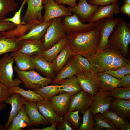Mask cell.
Masks as SVG:
<instances>
[{
    "mask_svg": "<svg viewBox=\"0 0 130 130\" xmlns=\"http://www.w3.org/2000/svg\"><path fill=\"white\" fill-rule=\"evenodd\" d=\"M26 101L24 98L18 93H14L9 97L6 102L11 105V109L8 118L4 127V130H7L12 120L18 113Z\"/></svg>",
    "mask_w": 130,
    "mask_h": 130,
    "instance_id": "ac0fdd59",
    "label": "cell"
},
{
    "mask_svg": "<svg viewBox=\"0 0 130 130\" xmlns=\"http://www.w3.org/2000/svg\"><path fill=\"white\" fill-rule=\"evenodd\" d=\"M10 96L9 88L0 82V104L5 103Z\"/></svg>",
    "mask_w": 130,
    "mask_h": 130,
    "instance_id": "ee69618b",
    "label": "cell"
},
{
    "mask_svg": "<svg viewBox=\"0 0 130 130\" xmlns=\"http://www.w3.org/2000/svg\"><path fill=\"white\" fill-rule=\"evenodd\" d=\"M114 99L110 96V91H105L100 89L92 97L90 107L93 114H103L104 111L110 109Z\"/></svg>",
    "mask_w": 130,
    "mask_h": 130,
    "instance_id": "9c48e42d",
    "label": "cell"
},
{
    "mask_svg": "<svg viewBox=\"0 0 130 130\" xmlns=\"http://www.w3.org/2000/svg\"><path fill=\"white\" fill-rule=\"evenodd\" d=\"M18 38H7L0 35V56L19 50L21 46L23 40H18Z\"/></svg>",
    "mask_w": 130,
    "mask_h": 130,
    "instance_id": "4316f807",
    "label": "cell"
},
{
    "mask_svg": "<svg viewBox=\"0 0 130 130\" xmlns=\"http://www.w3.org/2000/svg\"><path fill=\"white\" fill-rule=\"evenodd\" d=\"M87 58L93 72L96 73L116 70L130 63V60L118 51L108 47L104 49L98 47L95 53Z\"/></svg>",
    "mask_w": 130,
    "mask_h": 130,
    "instance_id": "6da1fadb",
    "label": "cell"
},
{
    "mask_svg": "<svg viewBox=\"0 0 130 130\" xmlns=\"http://www.w3.org/2000/svg\"><path fill=\"white\" fill-rule=\"evenodd\" d=\"M130 124L126 126L122 129V130H130Z\"/></svg>",
    "mask_w": 130,
    "mask_h": 130,
    "instance_id": "db71d44e",
    "label": "cell"
},
{
    "mask_svg": "<svg viewBox=\"0 0 130 130\" xmlns=\"http://www.w3.org/2000/svg\"><path fill=\"white\" fill-rule=\"evenodd\" d=\"M64 93L73 95L83 90L76 75L63 79L58 83Z\"/></svg>",
    "mask_w": 130,
    "mask_h": 130,
    "instance_id": "f546056e",
    "label": "cell"
},
{
    "mask_svg": "<svg viewBox=\"0 0 130 130\" xmlns=\"http://www.w3.org/2000/svg\"><path fill=\"white\" fill-rule=\"evenodd\" d=\"M124 119L128 121L130 119V100L114 99L110 108Z\"/></svg>",
    "mask_w": 130,
    "mask_h": 130,
    "instance_id": "484cf974",
    "label": "cell"
},
{
    "mask_svg": "<svg viewBox=\"0 0 130 130\" xmlns=\"http://www.w3.org/2000/svg\"><path fill=\"white\" fill-rule=\"evenodd\" d=\"M120 10L123 14L130 17V4H124L120 8Z\"/></svg>",
    "mask_w": 130,
    "mask_h": 130,
    "instance_id": "f907efd6",
    "label": "cell"
},
{
    "mask_svg": "<svg viewBox=\"0 0 130 130\" xmlns=\"http://www.w3.org/2000/svg\"><path fill=\"white\" fill-rule=\"evenodd\" d=\"M119 0H89V3L103 6L119 3Z\"/></svg>",
    "mask_w": 130,
    "mask_h": 130,
    "instance_id": "bcb514c9",
    "label": "cell"
},
{
    "mask_svg": "<svg viewBox=\"0 0 130 130\" xmlns=\"http://www.w3.org/2000/svg\"><path fill=\"white\" fill-rule=\"evenodd\" d=\"M93 118L94 121V126L97 127L99 130H118L112 122L101 113H98L93 114Z\"/></svg>",
    "mask_w": 130,
    "mask_h": 130,
    "instance_id": "e575fe53",
    "label": "cell"
},
{
    "mask_svg": "<svg viewBox=\"0 0 130 130\" xmlns=\"http://www.w3.org/2000/svg\"><path fill=\"white\" fill-rule=\"evenodd\" d=\"M79 110L68 111L63 118L68 121L71 124L74 130H78L80 125L81 118L79 114Z\"/></svg>",
    "mask_w": 130,
    "mask_h": 130,
    "instance_id": "ab89813d",
    "label": "cell"
},
{
    "mask_svg": "<svg viewBox=\"0 0 130 130\" xmlns=\"http://www.w3.org/2000/svg\"><path fill=\"white\" fill-rule=\"evenodd\" d=\"M67 44L65 36L61 39L49 49L43 50L39 55L47 61L52 63L63 48Z\"/></svg>",
    "mask_w": 130,
    "mask_h": 130,
    "instance_id": "4dcf8cb0",
    "label": "cell"
},
{
    "mask_svg": "<svg viewBox=\"0 0 130 130\" xmlns=\"http://www.w3.org/2000/svg\"><path fill=\"white\" fill-rule=\"evenodd\" d=\"M56 127L58 130H74L71 124L63 118L62 121L57 122Z\"/></svg>",
    "mask_w": 130,
    "mask_h": 130,
    "instance_id": "f6af8a7d",
    "label": "cell"
},
{
    "mask_svg": "<svg viewBox=\"0 0 130 130\" xmlns=\"http://www.w3.org/2000/svg\"><path fill=\"white\" fill-rule=\"evenodd\" d=\"M83 90L94 96L100 89L97 73L89 72H81L76 75Z\"/></svg>",
    "mask_w": 130,
    "mask_h": 130,
    "instance_id": "ba28073f",
    "label": "cell"
},
{
    "mask_svg": "<svg viewBox=\"0 0 130 130\" xmlns=\"http://www.w3.org/2000/svg\"><path fill=\"white\" fill-rule=\"evenodd\" d=\"M10 95L14 93L20 94L26 101L36 103L44 98L34 91L30 90H25L19 86L9 88Z\"/></svg>",
    "mask_w": 130,
    "mask_h": 130,
    "instance_id": "d6a6232c",
    "label": "cell"
},
{
    "mask_svg": "<svg viewBox=\"0 0 130 130\" xmlns=\"http://www.w3.org/2000/svg\"><path fill=\"white\" fill-rule=\"evenodd\" d=\"M100 20H101L94 22L85 24L82 22L74 13L71 15L61 17L62 26L66 34L89 32L98 27Z\"/></svg>",
    "mask_w": 130,
    "mask_h": 130,
    "instance_id": "277c9868",
    "label": "cell"
},
{
    "mask_svg": "<svg viewBox=\"0 0 130 130\" xmlns=\"http://www.w3.org/2000/svg\"><path fill=\"white\" fill-rule=\"evenodd\" d=\"M99 6L88 3L86 0H79L78 4L69 7V11L75 14L83 23L89 22L98 10Z\"/></svg>",
    "mask_w": 130,
    "mask_h": 130,
    "instance_id": "7c38bea8",
    "label": "cell"
},
{
    "mask_svg": "<svg viewBox=\"0 0 130 130\" xmlns=\"http://www.w3.org/2000/svg\"><path fill=\"white\" fill-rule=\"evenodd\" d=\"M122 87L130 88V74L123 76L120 79Z\"/></svg>",
    "mask_w": 130,
    "mask_h": 130,
    "instance_id": "c3c4849f",
    "label": "cell"
},
{
    "mask_svg": "<svg viewBox=\"0 0 130 130\" xmlns=\"http://www.w3.org/2000/svg\"><path fill=\"white\" fill-rule=\"evenodd\" d=\"M82 123L78 130H92L94 126L93 114L90 107L82 114Z\"/></svg>",
    "mask_w": 130,
    "mask_h": 130,
    "instance_id": "f35d334b",
    "label": "cell"
},
{
    "mask_svg": "<svg viewBox=\"0 0 130 130\" xmlns=\"http://www.w3.org/2000/svg\"><path fill=\"white\" fill-rule=\"evenodd\" d=\"M16 1H17L18 0H15Z\"/></svg>",
    "mask_w": 130,
    "mask_h": 130,
    "instance_id": "680465c9",
    "label": "cell"
},
{
    "mask_svg": "<svg viewBox=\"0 0 130 130\" xmlns=\"http://www.w3.org/2000/svg\"><path fill=\"white\" fill-rule=\"evenodd\" d=\"M21 46L18 51L30 56L39 55L43 50V37L39 40H23Z\"/></svg>",
    "mask_w": 130,
    "mask_h": 130,
    "instance_id": "cb8c5ba5",
    "label": "cell"
},
{
    "mask_svg": "<svg viewBox=\"0 0 130 130\" xmlns=\"http://www.w3.org/2000/svg\"><path fill=\"white\" fill-rule=\"evenodd\" d=\"M57 122L53 124L50 126L47 127H45L44 128L41 129H37L34 127L30 128L27 130H56V125Z\"/></svg>",
    "mask_w": 130,
    "mask_h": 130,
    "instance_id": "816d5d0a",
    "label": "cell"
},
{
    "mask_svg": "<svg viewBox=\"0 0 130 130\" xmlns=\"http://www.w3.org/2000/svg\"><path fill=\"white\" fill-rule=\"evenodd\" d=\"M6 104V103H2L0 104V112L5 108L7 105Z\"/></svg>",
    "mask_w": 130,
    "mask_h": 130,
    "instance_id": "f5cc1de1",
    "label": "cell"
},
{
    "mask_svg": "<svg viewBox=\"0 0 130 130\" xmlns=\"http://www.w3.org/2000/svg\"><path fill=\"white\" fill-rule=\"evenodd\" d=\"M24 105L32 127L40 125L45 127L48 124V123L39 110L36 103L26 101Z\"/></svg>",
    "mask_w": 130,
    "mask_h": 130,
    "instance_id": "2e32d148",
    "label": "cell"
},
{
    "mask_svg": "<svg viewBox=\"0 0 130 130\" xmlns=\"http://www.w3.org/2000/svg\"><path fill=\"white\" fill-rule=\"evenodd\" d=\"M130 42V25L124 19L115 26L109 38L107 47L118 51L125 57Z\"/></svg>",
    "mask_w": 130,
    "mask_h": 130,
    "instance_id": "3957f363",
    "label": "cell"
},
{
    "mask_svg": "<svg viewBox=\"0 0 130 130\" xmlns=\"http://www.w3.org/2000/svg\"><path fill=\"white\" fill-rule=\"evenodd\" d=\"M36 103L39 112L51 125L63 120V118L55 112L49 99H44L37 102Z\"/></svg>",
    "mask_w": 130,
    "mask_h": 130,
    "instance_id": "e0dca14e",
    "label": "cell"
},
{
    "mask_svg": "<svg viewBox=\"0 0 130 130\" xmlns=\"http://www.w3.org/2000/svg\"><path fill=\"white\" fill-rule=\"evenodd\" d=\"M104 72L118 79H120L123 76L130 74V63L117 69L109 70Z\"/></svg>",
    "mask_w": 130,
    "mask_h": 130,
    "instance_id": "b9f144b4",
    "label": "cell"
},
{
    "mask_svg": "<svg viewBox=\"0 0 130 130\" xmlns=\"http://www.w3.org/2000/svg\"><path fill=\"white\" fill-rule=\"evenodd\" d=\"M102 114L112 122L118 129L122 130L126 126L130 124L128 121L121 118L110 109L106 110Z\"/></svg>",
    "mask_w": 130,
    "mask_h": 130,
    "instance_id": "d590c367",
    "label": "cell"
},
{
    "mask_svg": "<svg viewBox=\"0 0 130 130\" xmlns=\"http://www.w3.org/2000/svg\"><path fill=\"white\" fill-rule=\"evenodd\" d=\"M43 7L45 12L42 16V21L44 23H46L56 18L72 14L68 7L60 5L54 0H47Z\"/></svg>",
    "mask_w": 130,
    "mask_h": 130,
    "instance_id": "8fae6325",
    "label": "cell"
},
{
    "mask_svg": "<svg viewBox=\"0 0 130 130\" xmlns=\"http://www.w3.org/2000/svg\"><path fill=\"white\" fill-rule=\"evenodd\" d=\"M53 20L46 23L42 22L35 25L26 34L18 38V40H39L41 39L43 37L47 28L51 24Z\"/></svg>",
    "mask_w": 130,
    "mask_h": 130,
    "instance_id": "7402d4cb",
    "label": "cell"
},
{
    "mask_svg": "<svg viewBox=\"0 0 130 130\" xmlns=\"http://www.w3.org/2000/svg\"><path fill=\"white\" fill-rule=\"evenodd\" d=\"M59 4H66L71 7H73L77 4L76 1L77 0H54Z\"/></svg>",
    "mask_w": 130,
    "mask_h": 130,
    "instance_id": "681fc988",
    "label": "cell"
},
{
    "mask_svg": "<svg viewBox=\"0 0 130 130\" xmlns=\"http://www.w3.org/2000/svg\"><path fill=\"white\" fill-rule=\"evenodd\" d=\"M97 73L100 84V89L103 90L110 91L114 88L122 87L120 79L104 72Z\"/></svg>",
    "mask_w": 130,
    "mask_h": 130,
    "instance_id": "83f0119b",
    "label": "cell"
},
{
    "mask_svg": "<svg viewBox=\"0 0 130 130\" xmlns=\"http://www.w3.org/2000/svg\"><path fill=\"white\" fill-rule=\"evenodd\" d=\"M42 0H26L27 9L21 19V23L25 24L34 20L42 21V12L43 7Z\"/></svg>",
    "mask_w": 130,
    "mask_h": 130,
    "instance_id": "5bb4252c",
    "label": "cell"
},
{
    "mask_svg": "<svg viewBox=\"0 0 130 130\" xmlns=\"http://www.w3.org/2000/svg\"><path fill=\"white\" fill-rule=\"evenodd\" d=\"M66 36L62 26L61 17L53 19L43 37V50L49 49Z\"/></svg>",
    "mask_w": 130,
    "mask_h": 130,
    "instance_id": "52a82bcc",
    "label": "cell"
},
{
    "mask_svg": "<svg viewBox=\"0 0 130 130\" xmlns=\"http://www.w3.org/2000/svg\"><path fill=\"white\" fill-rule=\"evenodd\" d=\"M92 130H99L98 128L96 126H94Z\"/></svg>",
    "mask_w": 130,
    "mask_h": 130,
    "instance_id": "6f0895ef",
    "label": "cell"
},
{
    "mask_svg": "<svg viewBox=\"0 0 130 130\" xmlns=\"http://www.w3.org/2000/svg\"><path fill=\"white\" fill-rule=\"evenodd\" d=\"M10 55L15 63L16 66L19 70L25 71L35 69L31 56L18 51L13 52Z\"/></svg>",
    "mask_w": 130,
    "mask_h": 130,
    "instance_id": "603a6c76",
    "label": "cell"
},
{
    "mask_svg": "<svg viewBox=\"0 0 130 130\" xmlns=\"http://www.w3.org/2000/svg\"><path fill=\"white\" fill-rule=\"evenodd\" d=\"M74 53L68 44L63 48L52 63L56 73L59 72L68 59Z\"/></svg>",
    "mask_w": 130,
    "mask_h": 130,
    "instance_id": "f1b7e54d",
    "label": "cell"
},
{
    "mask_svg": "<svg viewBox=\"0 0 130 130\" xmlns=\"http://www.w3.org/2000/svg\"><path fill=\"white\" fill-rule=\"evenodd\" d=\"M21 0L23 1L22 4L18 10L15 12L14 16L11 18H4L3 19V20L9 22L16 25L21 23V14L24 6L26 2V0Z\"/></svg>",
    "mask_w": 130,
    "mask_h": 130,
    "instance_id": "7bdbcfd3",
    "label": "cell"
},
{
    "mask_svg": "<svg viewBox=\"0 0 130 130\" xmlns=\"http://www.w3.org/2000/svg\"><path fill=\"white\" fill-rule=\"evenodd\" d=\"M72 95L68 93H64L54 96L49 99L55 112L62 118L68 111L70 100Z\"/></svg>",
    "mask_w": 130,
    "mask_h": 130,
    "instance_id": "9a60e30c",
    "label": "cell"
},
{
    "mask_svg": "<svg viewBox=\"0 0 130 130\" xmlns=\"http://www.w3.org/2000/svg\"><path fill=\"white\" fill-rule=\"evenodd\" d=\"M22 121L24 122L28 126L32 127L24 104L23 105L18 113L13 118L7 130H22L21 126Z\"/></svg>",
    "mask_w": 130,
    "mask_h": 130,
    "instance_id": "1f68e13d",
    "label": "cell"
},
{
    "mask_svg": "<svg viewBox=\"0 0 130 130\" xmlns=\"http://www.w3.org/2000/svg\"><path fill=\"white\" fill-rule=\"evenodd\" d=\"M16 26L12 23L0 20V32L14 29Z\"/></svg>",
    "mask_w": 130,
    "mask_h": 130,
    "instance_id": "7dc6e473",
    "label": "cell"
},
{
    "mask_svg": "<svg viewBox=\"0 0 130 130\" xmlns=\"http://www.w3.org/2000/svg\"><path fill=\"white\" fill-rule=\"evenodd\" d=\"M47 0H42L43 5H44L46 3Z\"/></svg>",
    "mask_w": 130,
    "mask_h": 130,
    "instance_id": "9f6ffc18",
    "label": "cell"
},
{
    "mask_svg": "<svg viewBox=\"0 0 130 130\" xmlns=\"http://www.w3.org/2000/svg\"><path fill=\"white\" fill-rule=\"evenodd\" d=\"M110 92V96L113 98L130 100V88L118 87L112 89Z\"/></svg>",
    "mask_w": 130,
    "mask_h": 130,
    "instance_id": "60d3db41",
    "label": "cell"
},
{
    "mask_svg": "<svg viewBox=\"0 0 130 130\" xmlns=\"http://www.w3.org/2000/svg\"><path fill=\"white\" fill-rule=\"evenodd\" d=\"M15 0H0V20L7 13L14 11L18 8Z\"/></svg>",
    "mask_w": 130,
    "mask_h": 130,
    "instance_id": "74e56055",
    "label": "cell"
},
{
    "mask_svg": "<svg viewBox=\"0 0 130 130\" xmlns=\"http://www.w3.org/2000/svg\"><path fill=\"white\" fill-rule=\"evenodd\" d=\"M44 99H49L60 93H64L61 86L58 84L47 85L32 89Z\"/></svg>",
    "mask_w": 130,
    "mask_h": 130,
    "instance_id": "836d02e7",
    "label": "cell"
},
{
    "mask_svg": "<svg viewBox=\"0 0 130 130\" xmlns=\"http://www.w3.org/2000/svg\"><path fill=\"white\" fill-rule=\"evenodd\" d=\"M14 62L10 54L7 53L0 58V82L8 88L19 86L22 83L18 78L13 79Z\"/></svg>",
    "mask_w": 130,
    "mask_h": 130,
    "instance_id": "8992f818",
    "label": "cell"
},
{
    "mask_svg": "<svg viewBox=\"0 0 130 130\" xmlns=\"http://www.w3.org/2000/svg\"><path fill=\"white\" fill-rule=\"evenodd\" d=\"M72 58L76 66L82 72H93L91 64L87 58L75 53L72 55Z\"/></svg>",
    "mask_w": 130,
    "mask_h": 130,
    "instance_id": "8d00e7d4",
    "label": "cell"
},
{
    "mask_svg": "<svg viewBox=\"0 0 130 130\" xmlns=\"http://www.w3.org/2000/svg\"><path fill=\"white\" fill-rule=\"evenodd\" d=\"M92 97L83 90L72 95L70 100L68 111L79 110L83 114L90 107Z\"/></svg>",
    "mask_w": 130,
    "mask_h": 130,
    "instance_id": "4fadbf2b",
    "label": "cell"
},
{
    "mask_svg": "<svg viewBox=\"0 0 130 130\" xmlns=\"http://www.w3.org/2000/svg\"><path fill=\"white\" fill-rule=\"evenodd\" d=\"M42 21L33 20L26 24L16 25L15 28L0 32V35L6 37H20L26 34L34 26Z\"/></svg>",
    "mask_w": 130,
    "mask_h": 130,
    "instance_id": "d4e9b609",
    "label": "cell"
},
{
    "mask_svg": "<svg viewBox=\"0 0 130 130\" xmlns=\"http://www.w3.org/2000/svg\"><path fill=\"white\" fill-rule=\"evenodd\" d=\"M124 2L125 4H130V0H124Z\"/></svg>",
    "mask_w": 130,
    "mask_h": 130,
    "instance_id": "11a10c76",
    "label": "cell"
},
{
    "mask_svg": "<svg viewBox=\"0 0 130 130\" xmlns=\"http://www.w3.org/2000/svg\"><path fill=\"white\" fill-rule=\"evenodd\" d=\"M124 19L123 17L105 18L101 20L99 26L100 40L98 47L104 49L108 47L107 43L110 36L115 26L119 22Z\"/></svg>",
    "mask_w": 130,
    "mask_h": 130,
    "instance_id": "30bf717a",
    "label": "cell"
},
{
    "mask_svg": "<svg viewBox=\"0 0 130 130\" xmlns=\"http://www.w3.org/2000/svg\"><path fill=\"white\" fill-rule=\"evenodd\" d=\"M13 69L18 78L22 81L24 87L27 88L33 89L43 87L51 84L53 80L51 78L43 76L34 70L21 71L16 66Z\"/></svg>",
    "mask_w": 130,
    "mask_h": 130,
    "instance_id": "5b68a950",
    "label": "cell"
},
{
    "mask_svg": "<svg viewBox=\"0 0 130 130\" xmlns=\"http://www.w3.org/2000/svg\"><path fill=\"white\" fill-rule=\"evenodd\" d=\"M99 26L87 32L66 34L67 44L75 53L88 58L95 53L100 40Z\"/></svg>",
    "mask_w": 130,
    "mask_h": 130,
    "instance_id": "7a4b0ae2",
    "label": "cell"
},
{
    "mask_svg": "<svg viewBox=\"0 0 130 130\" xmlns=\"http://www.w3.org/2000/svg\"><path fill=\"white\" fill-rule=\"evenodd\" d=\"M32 62L36 69L45 77L53 79L55 72L52 63L39 55L31 56Z\"/></svg>",
    "mask_w": 130,
    "mask_h": 130,
    "instance_id": "d6986e66",
    "label": "cell"
},
{
    "mask_svg": "<svg viewBox=\"0 0 130 130\" xmlns=\"http://www.w3.org/2000/svg\"><path fill=\"white\" fill-rule=\"evenodd\" d=\"M120 5L119 2L99 6L89 23L94 22L104 18H113L114 14L120 13Z\"/></svg>",
    "mask_w": 130,
    "mask_h": 130,
    "instance_id": "44dd1931",
    "label": "cell"
},
{
    "mask_svg": "<svg viewBox=\"0 0 130 130\" xmlns=\"http://www.w3.org/2000/svg\"><path fill=\"white\" fill-rule=\"evenodd\" d=\"M81 72L76 65L72 56L53 79L51 84H57L60 81L76 75Z\"/></svg>",
    "mask_w": 130,
    "mask_h": 130,
    "instance_id": "ffe728a7",
    "label": "cell"
}]
</instances>
